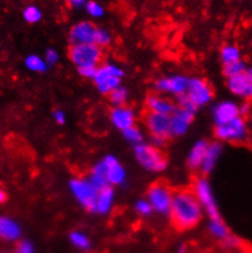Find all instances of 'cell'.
Returning a JSON list of instances; mask_svg holds the SVG:
<instances>
[{"instance_id":"1","label":"cell","mask_w":252,"mask_h":253,"mask_svg":"<svg viewBox=\"0 0 252 253\" xmlns=\"http://www.w3.org/2000/svg\"><path fill=\"white\" fill-rule=\"evenodd\" d=\"M203 209L192 190H177L173 192L170 215L171 223L177 230H190L195 228L202 219Z\"/></svg>"},{"instance_id":"2","label":"cell","mask_w":252,"mask_h":253,"mask_svg":"<svg viewBox=\"0 0 252 253\" xmlns=\"http://www.w3.org/2000/svg\"><path fill=\"white\" fill-rule=\"evenodd\" d=\"M135 157L137 162L148 171H163L168 167V159L166 158L158 147L152 144L140 143L135 146Z\"/></svg>"},{"instance_id":"3","label":"cell","mask_w":252,"mask_h":253,"mask_svg":"<svg viewBox=\"0 0 252 253\" xmlns=\"http://www.w3.org/2000/svg\"><path fill=\"white\" fill-rule=\"evenodd\" d=\"M143 121L151 133L152 146H162L167 139L171 137L170 116L146 112Z\"/></svg>"},{"instance_id":"4","label":"cell","mask_w":252,"mask_h":253,"mask_svg":"<svg viewBox=\"0 0 252 253\" xmlns=\"http://www.w3.org/2000/svg\"><path fill=\"white\" fill-rule=\"evenodd\" d=\"M69 59L77 68L81 66H99L103 59V49L94 43L73 44L69 49Z\"/></svg>"},{"instance_id":"5","label":"cell","mask_w":252,"mask_h":253,"mask_svg":"<svg viewBox=\"0 0 252 253\" xmlns=\"http://www.w3.org/2000/svg\"><path fill=\"white\" fill-rule=\"evenodd\" d=\"M194 195L196 196L197 201L200 202L203 211H207V215L210 216V220H218V219H222L220 216L219 211H218L217 202H215V198L213 196L212 187H210V182L207 179H201L196 180L194 185V190H192Z\"/></svg>"},{"instance_id":"6","label":"cell","mask_w":252,"mask_h":253,"mask_svg":"<svg viewBox=\"0 0 252 253\" xmlns=\"http://www.w3.org/2000/svg\"><path fill=\"white\" fill-rule=\"evenodd\" d=\"M171 198H173V191L168 185L163 184V182H156L148 188V203L151 205L153 211H157L162 215H168L169 214Z\"/></svg>"},{"instance_id":"7","label":"cell","mask_w":252,"mask_h":253,"mask_svg":"<svg viewBox=\"0 0 252 253\" xmlns=\"http://www.w3.org/2000/svg\"><path fill=\"white\" fill-rule=\"evenodd\" d=\"M70 191L82 207L86 208L88 211H93L98 190L88 181V179H82V177L73 179L70 181Z\"/></svg>"},{"instance_id":"8","label":"cell","mask_w":252,"mask_h":253,"mask_svg":"<svg viewBox=\"0 0 252 253\" xmlns=\"http://www.w3.org/2000/svg\"><path fill=\"white\" fill-rule=\"evenodd\" d=\"M215 137L219 141L240 142L248 136V125L243 116L234 119L223 125H215Z\"/></svg>"},{"instance_id":"9","label":"cell","mask_w":252,"mask_h":253,"mask_svg":"<svg viewBox=\"0 0 252 253\" xmlns=\"http://www.w3.org/2000/svg\"><path fill=\"white\" fill-rule=\"evenodd\" d=\"M185 95L197 108L210 103L213 98V89L207 81L201 79H189Z\"/></svg>"},{"instance_id":"10","label":"cell","mask_w":252,"mask_h":253,"mask_svg":"<svg viewBox=\"0 0 252 253\" xmlns=\"http://www.w3.org/2000/svg\"><path fill=\"white\" fill-rule=\"evenodd\" d=\"M101 164L103 174L109 186H119L123 185L126 180V172L123 165L120 164L115 157L108 156L99 162Z\"/></svg>"},{"instance_id":"11","label":"cell","mask_w":252,"mask_h":253,"mask_svg":"<svg viewBox=\"0 0 252 253\" xmlns=\"http://www.w3.org/2000/svg\"><path fill=\"white\" fill-rule=\"evenodd\" d=\"M228 88L233 94L241 98H250L252 95V72L246 69L243 74L228 79Z\"/></svg>"},{"instance_id":"12","label":"cell","mask_w":252,"mask_h":253,"mask_svg":"<svg viewBox=\"0 0 252 253\" xmlns=\"http://www.w3.org/2000/svg\"><path fill=\"white\" fill-rule=\"evenodd\" d=\"M187 82H189V79H186L185 76L163 77L156 82V89L158 92L169 93V94L179 97L186 92Z\"/></svg>"},{"instance_id":"13","label":"cell","mask_w":252,"mask_h":253,"mask_svg":"<svg viewBox=\"0 0 252 253\" xmlns=\"http://www.w3.org/2000/svg\"><path fill=\"white\" fill-rule=\"evenodd\" d=\"M96 26L89 21H81L73 26L69 35L71 44H87L93 43Z\"/></svg>"},{"instance_id":"14","label":"cell","mask_w":252,"mask_h":253,"mask_svg":"<svg viewBox=\"0 0 252 253\" xmlns=\"http://www.w3.org/2000/svg\"><path fill=\"white\" fill-rule=\"evenodd\" d=\"M194 121V114L187 110L176 108L170 115V132L171 136H182L187 132Z\"/></svg>"},{"instance_id":"15","label":"cell","mask_w":252,"mask_h":253,"mask_svg":"<svg viewBox=\"0 0 252 253\" xmlns=\"http://www.w3.org/2000/svg\"><path fill=\"white\" fill-rule=\"evenodd\" d=\"M146 108H147V112L150 113L168 116L173 114L174 110L176 109L175 104L170 99L156 94V93H151V94L147 95V98H146Z\"/></svg>"},{"instance_id":"16","label":"cell","mask_w":252,"mask_h":253,"mask_svg":"<svg viewBox=\"0 0 252 253\" xmlns=\"http://www.w3.org/2000/svg\"><path fill=\"white\" fill-rule=\"evenodd\" d=\"M213 116H214L215 125H223V124H227L229 121L241 116L240 107L231 100H224V102H220L219 104L215 105Z\"/></svg>"},{"instance_id":"17","label":"cell","mask_w":252,"mask_h":253,"mask_svg":"<svg viewBox=\"0 0 252 253\" xmlns=\"http://www.w3.org/2000/svg\"><path fill=\"white\" fill-rule=\"evenodd\" d=\"M110 120L112 124L120 131L135 125V113L131 108L123 105V107H114L110 112Z\"/></svg>"},{"instance_id":"18","label":"cell","mask_w":252,"mask_h":253,"mask_svg":"<svg viewBox=\"0 0 252 253\" xmlns=\"http://www.w3.org/2000/svg\"><path fill=\"white\" fill-rule=\"evenodd\" d=\"M114 196L115 192L112 186H108V187L99 190L96 202H94L93 213L102 214V215L109 213L113 207V203H114Z\"/></svg>"},{"instance_id":"19","label":"cell","mask_w":252,"mask_h":253,"mask_svg":"<svg viewBox=\"0 0 252 253\" xmlns=\"http://www.w3.org/2000/svg\"><path fill=\"white\" fill-rule=\"evenodd\" d=\"M21 236V228L14 219L9 216H0V240L15 241Z\"/></svg>"},{"instance_id":"20","label":"cell","mask_w":252,"mask_h":253,"mask_svg":"<svg viewBox=\"0 0 252 253\" xmlns=\"http://www.w3.org/2000/svg\"><path fill=\"white\" fill-rule=\"evenodd\" d=\"M220 154H222V146H220L219 142L208 143L207 152H206L205 159H203V163L201 165V169L205 174H210L214 169Z\"/></svg>"},{"instance_id":"21","label":"cell","mask_w":252,"mask_h":253,"mask_svg":"<svg viewBox=\"0 0 252 253\" xmlns=\"http://www.w3.org/2000/svg\"><path fill=\"white\" fill-rule=\"evenodd\" d=\"M207 148L208 142L203 141V139L195 143V146L190 151L189 157H187V165H189L190 169H201V165L203 163V159H205Z\"/></svg>"},{"instance_id":"22","label":"cell","mask_w":252,"mask_h":253,"mask_svg":"<svg viewBox=\"0 0 252 253\" xmlns=\"http://www.w3.org/2000/svg\"><path fill=\"white\" fill-rule=\"evenodd\" d=\"M123 76H124V71H123L122 68L114 65V64H103L101 66H97L93 81L97 84L98 82L105 79H109V77H120V79H123Z\"/></svg>"},{"instance_id":"23","label":"cell","mask_w":252,"mask_h":253,"mask_svg":"<svg viewBox=\"0 0 252 253\" xmlns=\"http://www.w3.org/2000/svg\"><path fill=\"white\" fill-rule=\"evenodd\" d=\"M220 60H222L223 65H227V64L235 63V61L241 60L240 49L236 45L225 44L222 49H220Z\"/></svg>"},{"instance_id":"24","label":"cell","mask_w":252,"mask_h":253,"mask_svg":"<svg viewBox=\"0 0 252 253\" xmlns=\"http://www.w3.org/2000/svg\"><path fill=\"white\" fill-rule=\"evenodd\" d=\"M25 65L26 68L31 70V71L40 72V74L45 72L48 70V65L47 63H45L44 58H41V56L35 55V54H31V55H28L27 58H26Z\"/></svg>"},{"instance_id":"25","label":"cell","mask_w":252,"mask_h":253,"mask_svg":"<svg viewBox=\"0 0 252 253\" xmlns=\"http://www.w3.org/2000/svg\"><path fill=\"white\" fill-rule=\"evenodd\" d=\"M208 228H210V234H212L213 236L222 240V241H224L229 235H230V231H229L228 226L225 225L224 221H223L222 219H218V220H210Z\"/></svg>"},{"instance_id":"26","label":"cell","mask_w":252,"mask_h":253,"mask_svg":"<svg viewBox=\"0 0 252 253\" xmlns=\"http://www.w3.org/2000/svg\"><path fill=\"white\" fill-rule=\"evenodd\" d=\"M109 98V102L112 103L114 107H123L126 104L128 98V92L125 87L119 86L118 88H115L114 91H112L108 94Z\"/></svg>"},{"instance_id":"27","label":"cell","mask_w":252,"mask_h":253,"mask_svg":"<svg viewBox=\"0 0 252 253\" xmlns=\"http://www.w3.org/2000/svg\"><path fill=\"white\" fill-rule=\"evenodd\" d=\"M96 86L102 94L108 95L110 92L114 91L115 88L122 86V79L120 77H109V79H105L103 81L98 82Z\"/></svg>"},{"instance_id":"28","label":"cell","mask_w":252,"mask_h":253,"mask_svg":"<svg viewBox=\"0 0 252 253\" xmlns=\"http://www.w3.org/2000/svg\"><path fill=\"white\" fill-rule=\"evenodd\" d=\"M246 69H248V66H246L245 61L239 60L235 61V63H230L223 66V74H224V76L227 79H230V77L236 76V75L243 74Z\"/></svg>"},{"instance_id":"29","label":"cell","mask_w":252,"mask_h":253,"mask_svg":"<svg viewBox=\"0 0 252 253\" xmlns=\"http://www.w3.org/2000/svg\"><path fill=\"white\" fill-rule=\"evenodd\" d=\"M123 135H124L126 141L130 142V143H132V144H135V146H137V144H140V143H143L142 131H141L138 127H136L135 125L123 131Z\"/></svg>"},{"instance_id":"30","label":"cell","mask_w":252,"mask_h":253,"mask_svg":"<svg viewBox=\"0 0 252 253\" xmlns=\"http://www.w3.org/2000/svg\"><path fill=\"white\" fill-rule=\"evenodd\" d=\"M22 16H24L26 22L33 25V23H37L42 20V11L35 5H28L25 7Z\"/></svg>"},{"instance_id":"31","label":"cell","mask_w":252,"mask_h":253,"mask_svg":"<svg viewBox=\"0 0 252 253\" xmlns=\"http://www.w3.org/2000/svg\"><path fill=\"white\" fill-rule=\"evenodd\" d=\"M70 241L74 246H76L80 250H88L91 247L89 239L84 234L80 231H73L70 234Z\"/></svg>"},{"instance_id":"32","label":"cell","mask_w":252,"mask_h":253,"mask_svg":"<svg viewBox=\"0 0 252 253\" xmlns=\"http://www.w3.org/2000/svg\"><path fill=\"white\" fill-rule=\"evenodd\" d=\"M112 42V36L108 32L107 30L101 27L96 28V32H94V38L93 43L96 45H98L99 48H104V46H108Z\"/></svg>"},{"instance_id":"33","label":"cell","mask_w":252,"mask_h":253,"mask_svg":"<svg viewBox=\"0 0 252 253\" xmlns=\"http://www.w3.org/2000/svg\"><path fill=\"white\" fill-rule=\"evenodd\" d=\"M87 14L92 17H102L104 16V7L99 2L93 1V0H87L84 4Z\"/></svg>"},{"instance_id":"34","label":"cell","mask_w":252,"mask_h":253,"mask_svg":"<svg viewBox=\"0 0 252 253\" xmlns=\"http://www.w3.org/2000/svg\"><path fill=\"white\" fill-rule=\"evenodd\" d=\"M176 98H177V103H179V108H181V109L187 110V112L192 113V114H195V113L197 112V109H199L194 103H191V100H190L185 94L179 95V97Z\"/></svg>"},{"instance_id":"35","label":"cell","mask_w":252,"mask_h":253,"mask_svg":"<svg viewBox=\"0 0 252 253\" xmlns=\"http://www.w3.org/2000/svg\"><path fill=\"white\" fill-rule=\"evenodd\" d=\"M136 211H137L138 214H141V215L148 216L151 215L153 209H152L151 205L148 203L147 200H141L136 203Z\"/></svg>"},{"instance_id":"36","label":"cell","mask_w":252,"mask_h":253,"mask_svg":"<svg viewBox=\"0 0 252 253\" xmlns=\"http://www.w3.org/2000/svg\"><path fill=\"white\" fill-rule=\"evenodd\" d=\"M77 69H79V74L81 75L82 77L93 80L94 75H96L97 66H81V68H77Z\"/></svg>"},{"instance_id":"37","label":"cell","mask_w":252,"mask_h":253,"mask_svg":"<svg viewBox=\"0 0 252 253\" xmlns=\"http://www.w3.org/2000/svg\"><path fill=\"white\" fill-rule=\"evenodd\" d=\"M44 60H45V63H47L48 66L55 65V64L59 61V54L56 53L54 49H48L47 54H45Z\"/></svg>"},{"instance_id":"38","label":"cell","mask_w":252,"mask_h":253,"mask_svg":"<svg viewBox=\"0 0 252 253\" xmlns=\"http://www.w3.org/2000/svg\"><path fill=\"white\" fill-rule=\"evenodd\" d=\"M16 253H35V249H33L31 242L21 241L19 245H17Z\"/></svg>"},{"instance_id":"39","label":"cell","mask_w":252,"mask_h":253,"mask_svg":"<svg viewBox=\"0 0 252 253\" xmlns=\"http://www.w3.org/2000/svg\"><path fill=\"white\" fill-rule=\"evenodd\" d=\"M53 118H54V120H55V123L59 124V125H64L66 121L65 113H64L63 110H55L53 114Z\"/></svg>"},{"instance_id":"40","label":"cell","mask_w":252,"mask_h":253,"mask_svg":"<svg viewBox=\"0 0 252 253\" xmlns=\"http://www.w3.org/2000/svg\"><path fill=\"white\" fill-rule=\"evenodd\" d=\"M86 1L87 0H69V4L74 7H81V6H84Z\"/></svg>"},{"instance_id":"41","label":"cell","mask_w":252,"mask_h":253,"mask_svg":"<svg viewBox=\"0 0 252 253\" xmlns=\"http://www.w3.org/2000/svg\"><path fill=\"white\" fill-rule=\"evenodd\" d=\"M6 198H7V196H6V193H5V191L0 188V205L5 202V201H6Z\"/></svg>"},{"instance_id":"42","label":"cell","mask_w":252,"mask_h":253,"mask_svg":"<svg viewBox=\"0 0 252 253\" xmlns=\"http://www.w3.org/2000/svg\"><path fill=\"white\" fill-rule=\"evenodd\" d=\"M177 253H186V250H185V247H180L179 252Z\"/></svg>"}]
</instances>
